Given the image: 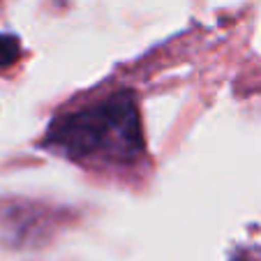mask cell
I'll return each mask as SVG.
<instances>
[{
  "mask_svg": "<svg viewBox=\"0 0 261 261\" xmlns=\"http://www.w3.org/2000/svg\"><path fill=\"white\" fill-rule=\"evenodd\" d=\"M21 54V44L14 35H0V67L16 63Z\"/></svg>",
  "mask_w": 261,
  "mask_h": 261,
  "instance_id": "7a4b0ae2",
  "label": "cell"
},
{
  "mask_svg": "<svg viewBox=\"0 0 261 261\" xmlns=\"http://www.w3.org/2000/svg\"><path fill=\"white\" fill-rule=\"evenodd\" d=\"M49 139L74 160L132 162L143 150L139 109L127 93L111 95L86 111L60 118Z\"/></svg>",
  "mask_w": 261,
  "mask_h": 261,
  "instance_id": "6da1fadb",
  "label": "cell"
},
{
  "mask_svg": "<svg viewBox=\"0 0 261 261\" xmlns=\"http://www.w3.org/2000/svg\"><path fill=\"white\" fill-rule=\"evenodd\" d=\"M236 261H261V252L256 250H250V252H243Z\"/></svg>",
  "mask_w": 261,
  "mask_h": 261,
  "instance_id": "3957f363",
  "label": "cell"
}]
</instances>
